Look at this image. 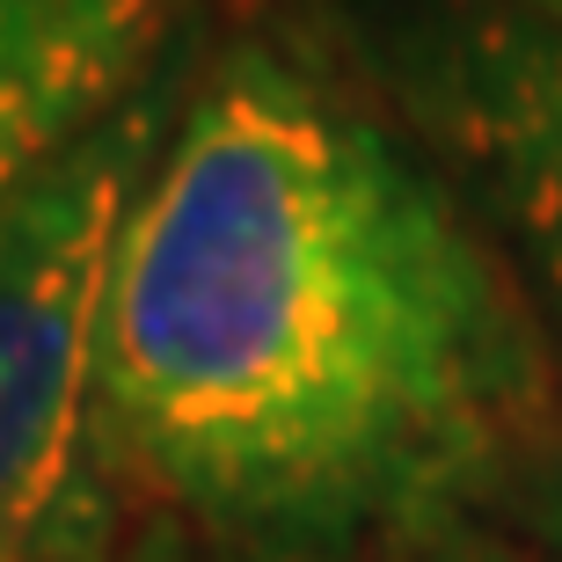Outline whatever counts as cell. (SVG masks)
Wrapping results in <instances>:
<instances>
[{"mask_svg":"<svg viewBox=\"0 0 562 562\" xmlns=\"http://www.w3.org/2000/svg\"><path fill=\"white\" fill-rule=\"evenodd\" d=\"M555 344L336 44H212L125 220L88 475L212 562H424L555 446Z\"/></svg>","mask_w":562,"mask_h":562,"instance_id":"cell-1","label":"cell"},{"mask_svg":"<svg viewBox=\"0 0 562 562\" xmlns=\"http://www.w3.org/2000/svg\"><path fill=\"white\" fill-rule=\"evenodd\" d=\"M205 44L0 198V562H52L95 497V351L125 220L198 88Z\"/></svg>","mask_w":562,"mask_h":562,"instance_id":"cell-2","label":"cell"},{"mask_svg":"<svg viewBox=\"0 0 562 562\" xmlns=\"http://www.w3.org/2000/svg\"><path fill=\"white\" fill-rule=\"evenodd\" d=\"M329 44L453 168L562 366V30L497 0H351Z\"/></svg>","mask_w":562,"mask_h":562,"instance_id":"cell-3","label":"cell"},{"mask_svg":"<svg viewBox=\"0 0 562 562\" xmlns=\"http://www.w3.org/2000/svg\"><path fill=\"white\" fill-rule=\"evenodd\" d=\"M190 30V0H0V198L139 95Z\"/></svg>","mask_w":562,"mask_h":562,"instance_id":"cell-4","label":"cell"},{"mask_svg":"<svg viewBox=\"0 0 562 562\" xmlns=\"http://www.w3.org/2000/svg\"><path fill=\"white\" fill-rule=\"evenodd\" d=\"M52 562H212V555H198V548H190L183 533H168V526H146V519H132V512H117V504L95 490Z\"/></svg>","mask_w":562,"mask_h":562,"instance_id":"cell-5","label":"cell"},{"mask_svg":"<svg viewBox=\"0 0 562 562\" xmlns=\"http://www.w3.org/2000/svg\"><path fill=\"white\" fill-rule=\"evenodd\" d=\"M497 526H512V533H526V541H541V548L562 555V438L526 468V482L512 490V504H504Z\"/></svg>","mask_w":562,"mask_h":562,"instance_id":"cell-6","label":"cell"},{"mask_svg":"<svg viewBox=\"0 0 562 562\" xmlns=\"http://www.w3.org/2000/svg\"><path fill=\"white\" fill-rule=\"evenodd\" d=\"M424 562H562L555 548L526 541V533H512V526H475V533H460V541H446L438 555Z\"/></svg>","mask_w":562,"mask_h":562,"instance_id":"cell-7","label":"cell"},{"mask_svg":"<svg viewBox=\"0 0 562 562\" xmlns=\"http://www.w3.org/2000/svg\"><path fill=\"white\" fill-rule=\"evenodd\" d=\"M497 8H512V15L541 22V30H562V0H497Z\"/></svg>","mask_w":562,"mask_h":562,"instance_id":"cell-8","label":"cell"}]
</instances>
